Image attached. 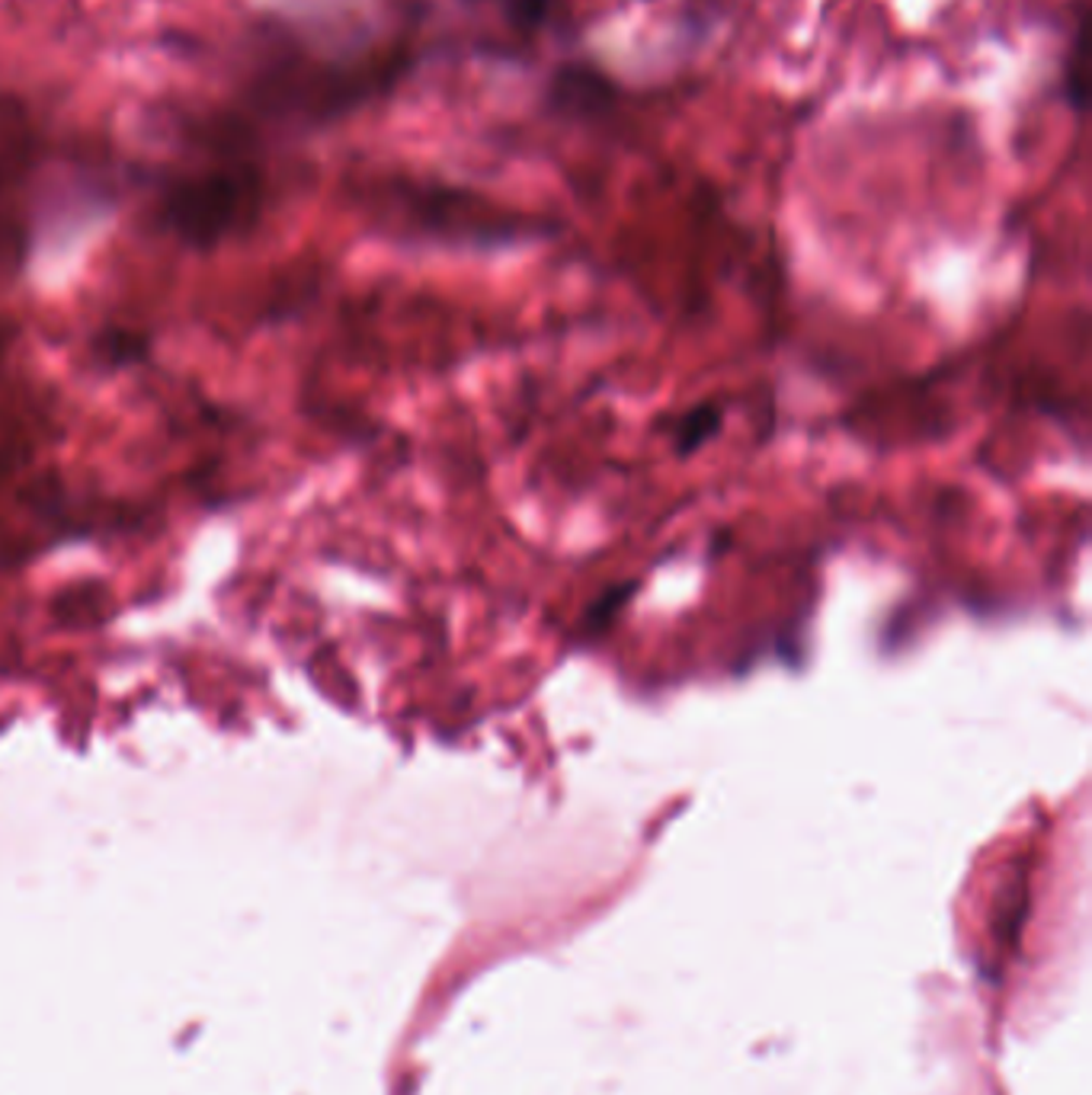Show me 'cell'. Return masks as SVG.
Instances as JSON below:
<instances>
[{
	"mask_svg": "<svg viewBox=\"0 0 1092 1095\" xmlns=\"http://www.w3.org/2000/svg\"><path fill=\"white\" fill-rule=\"evenodd\" d=\"M235 193L228 183L215 180V183H202V186H193L186 193H180V199L173 202V222L183 235L190 238H215L232 212H235Z\"/></svg>",
	"mask_w": 1092,
	"mask_h": 1095,
	"instance_id": "6da1fadb",
	"label": "cell"
},
{
	"mask_svg": "<svg viewBox=\"0 0 1092 1095\" xmlns=\"http://www.w3.org/2000/svg\"><path fill=\"white\" fill-rule=\"evenodd\" d=\"M722 430V410L718 407H696L692 413H686L680 420V433H676V449L683 455H689L692 449H699L702 443H709L715 433Z\"/></svg>",
	"mask_w": 1092,
	"mask_h": 1095,
	"instance_id": "7a4b0ae2",
	"label": "cell"
},
{
	"mask_svg": "<svg viewBox=\"0 0 1092 1095\" xmlns=\"http://www.w3.org/2000/svg\"><path fill=\"white\" fill-rule=\"evenodd\" d=\"M1074 68H1067V81H1070V100L1083 103V71H1087V16H1080L1077 36H1074Z\"/></svg>",
	"mask_w": 1092,
	"mask_h": 1095,
	"instance_id": "3957f363",
	"label": "cell"
}]
</instances>
